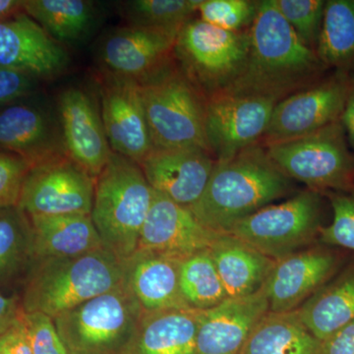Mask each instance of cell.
<instances>
[{
	"label": "cell",
	"mask_w": 354,
	"mask_h": 354,
	"mask_svg": "<svg viewBox=\"0 0 354 354\" xmlns=\"http://www.w3.org/2000/svg\"><path fill=\"white\" fill-rule=\"evenodd\" d=\"M34 259V232L29 216L17 205L0 209V286L27 272Z\"/></svg>",
	"instance_id": "obj_30"
},
{
	"label": "cell",
	"mask_w": 354,
	"mask_h": 354,
	"mask_svg": "<svg viewBox=\"0 0 354 354\" xmlns=\"http://www.w3.org/2000/svg\"><path fill=\"white\" fill-rule=\"evenodd\" d=\"M307 329L320 342L354 320V261L339 270L297 309Z\"/></svg>",
	"instance_id": "obj_26"
},
{
	"label": "cell",
	"mask_w": 354,
	"mask_h": 354,
	"mask_svg": "<svg viewBox=\"0 0 354 354\" xmlns=\"http://www.w3.org/2000/svg\"><path fill=\"white\" fill-rule=\"evenodd\" d=\"M24 0H0V22L23 12Z\"/></svg>",
	"instance_id": "obj_43"
},
{
	"label": "cell",
	"mask_w": 354,
	"mask_h": 354,
	"mask_svg": "<svg viewBox=\"0 0 354 354\" xmlns=\"http://www.w3.org/2000/svg\"><path fill=\"white\" fill-rule=\"evenodd\" d=\"M320 354H354V320L321 342Z\"/></svg>",
	"instance_id": "obj_40"
},
{
	"label": "cell",
	"mask_w": 354,
	"mask_h": 354,
	"mask_svg": "<svg viewBox=\"0 0 354 354\" xmlns=\"http://www.w3.org/2000/svg\"><path fill=\"white\" fill-rule=\"evenodd\" d=\"M333 209V221L321 228L318 241L322 245L337 247L354 252V190L328 192Z\"/></svg>",
	"instance_id": "obj_35"
},
{
	"label": "cell",
	"mask_w": 354,
	"mask_h": 354,
	"mask_svg": "<svg viewBox=\"0 0 354 354\" xmlns=\"http://www.w3.org/2000/svg\"><path fill=\"white\" fill-rule=\"evenodd\" d=\"M218 234L204 227L189 209L153 191L137 249L183 260L209 250Z\"/></svg>",
	"instance_id": "obj_17"
},
{
	"label": "cell",
	"mask_w": 354,
	"mask_h": 354,
	"mask_svg": "<svg viewBox=\"0 0 354 354\" xmlns=\"http://www.w3.org/2000/svg\"><path fill=\"white\" fill-rule=\"evenodd\" d=\"M0 354H32L23 315L10 329L0 335Z\"/></svg>",
	"instance_id": "obj_39"
},
{
	"label": "cell",
	"mask_w": 354,
	"mask_h": 354,
	"mask_svg": "<svg viewBox=\"0 0 354 354\" xmlns=\"http://www.w3.org/2000/svg\"><path fill=\"white\" fill-rule=\"evenodd\" d=\"M0 151L22 158L31 167L67 155L62 130L46 111L28 104L0 111Z\"/></svg>",
	"instance_id": "obj_21"
},
{
	"label": "cell",
	"mask_w": 354,
	"mask_h": 354,
	"mask_svg": "<svg viewBox=\"0 0 354 354\" xmlns=\"http://www.w3.org/2000/svg\"><path fill=\"white\" fill-rule=\"evenodd\" d=\"M250 35L245 68L223 93L262 95L279 102L318 82L329 70L316 51L298 38L274 0H260Z\"/></svg>",
	"instance_id": "obj_1"
},
{
	"label": "cell",
	"mask_w": 354,
	"mask_h": 354,
	"mask_svg": "<svg viewBox=\"0 0 354 354\" xmlns=\"http://www.w3.org/2000/svg\"><path fill=\"white\" fill-rule=\"evenodd\" d=\"M200 0H133L124 3L130 25L180 30L197 13Z\"/></svg>",
	"instance_id": "obj_32"
},
{
	"label": "cell",
	"mask_w": 354,
	"mask_h": 354,
	"mask_svg": "<svg viewBox=\"0 0 354 354\" xmlns=\"http://www.w3.org/2000/svg\"><path fill=\"white\" fill-rule=\"evenodd\" d=\"M209 251L228 298L257 292L276 263L246 242L225 232L218 234Z\"/></svg>",
	"instance_id": "obj_24"
},
{
	"label": "cell",
	"mask_w": 354,
	"mask_h": 354,
	"mask_svg": "<svg viewBox=\"0 0 354 354\" xmlns=\"http://www.w3.org/2000/svg\"><path fill=\"white\" fill-rule=\"evenodd\" d=\"M342 255L333 247L309 246L274 263L264 288L269 311H295L341 269Z\"/></svg>",
	"instance_id": "obj_14"
},
{
	"label": "cell",
	"mask_w": 354,
	"mask_h": 354,
	"mask_svg": "<svg viewBox=\"0 0 354 354\" xmlns=\"http://www.w3.org/2000/svg\"><path fill=\"white\" fill-rule=\"evenodd\" d=\"M101 115L113 153L141 164L153 150L140 84L106 74L101 86Z\"/></svg>",
	"instance_id": "obj_15"
},
{
	"label": "cell",
	"mask_w": 354,
	"mask_h": 354,
	"mask_svg": "<svg viewBox=\"0 0 354 354\" xmlns=\"http://www.w3.org/2000/svg\"><path fill=\"white\" fill-rule=\"evenodd\" d=\"M201 314L191 308L144 312L121 354H196Z\"/></svg>",
	"instance_id": "obj_23"
},
{
	"label": "cell",
	"mask_w": 354,
	"mask_h": 354,
	"mask_svg": "<svg viewBox=\"0 0 354 354\" xmlns=\"http://www.w3.org/2000/svg\"><path fill=\"white\" fill-rule=\"evenodd\" d=\"M124 283V263L106 248L74 257L36 259L26 274L24 312L55 319Z\"/></svg>",
	"instance_id": "obj_3"
},
{
	"label": "cell",
	"mask_w": 354,
	"mask_h": 354,
	"mask_svg": "<svg viewBox=\"0 0 354 354\" xmlns=\"http://www.w3.org/2000/svg\"><path fill=\"white\" fill-rule=\"evenodd\" d=\"M30 165L22 158L0 151V209L18 204Z\"/></svg>",
	"instance_id": "obj_37"
},
{
	"label": "cell",
	"mask_w": 354,
	"mask_h": 354,
	"mask_svg": "<svg viewBox=\"0 0 354 354\" xmlns=\"http://www.w3.org/2000/svg\"><path fill=\"white\" fill-rule=\"evenodd\" d=\"M58 113L67 155L97 178L113 151L94 101L81 88H66L58 97Z\"/></svg>",
	"instance_id": "obj_16"
},
{
	"label": "cell",
	"mask_w": 354,
	"mask_h": 354,
	"mask_svg": "<svg viewBox=\"0 0 354 354\" xmlns=\"http://www.w3.org/2000/svg\"><path fill=\"white\" fill-rule=\"evenodd\" d=\"M323 194L300 191L281 204H271L236 223L230 234L277 261L312 246L322 225Z\"/></svg>",
	"instance_id": "obj_9"
},
{
	"label": "cell",
	"mask_w": 354,
	"mask_h": 354,
	"mask_svg": "<svg viewBox=\"0 0 354 354\" xmlns=\"http://www.w3.org/2000/svg\"><path fill=\"white\" fill-rule=\"evenodd\" d=\"M23 312L20 297L0 293V335L10 329L19 320Z\"/></svg>",
	"instance_id": "obj_41"
},
{
	"label": "cell",
	"mask_w": 354,
	"mask_h": 354,
	"mask_svg": "<svg viewBox=\"0 0 354 354\" xmlns=\"http://www.w3.org/2000/svg\"><path fill=\"white\" fill-rule=\"evenodd\" d=\"M274 2L302 43L316 51L322 30L325 0H274Z\"/></svg>",
	"instance_id": "obj_34"
},
{
	"label": "cell",
	"mask_w": 354,
	"mask_h": 354,
	"mask_svg": "<svg viewBox=\"0 0 354 354\" xmlns=\"http://www.w3.org/2000/svg\"><path fill=\"white\" fill-rule=\"evenodd\" d=\"M180 290L186 305L198 311L214 308L227 299L209 250L181 261Z\"/></svg>",
	"instance_id": "obj_31"
},
{
	"label": "cell",
	"mask_w": 354,
	"mask_h": 354,
	"mask_svg": "<svg viewBox=\"0 0 354 354\" xmlns=\"http://www.w3.org/2000/svg\"><path fill=\"white\" fill-rule=\"evenodd\" d=\"M341 121L346 131L349 147L354 152V74L351 75V88L342 111Z\"/></svg>",
	"instance_id": "obj_42"
},
{
	"label": "cell",
	"mask_w": 354,
	"mask_h": 354,
	"mask_svg": "<svg viewBox=\"0 0 354 354\" xmlns=\"http://www.w3.org/2000/svg\"><path fill=\"white\" fill-rule=\"evenodd\" d=\"M321 342L297 310L266 313L249 335L241 354H320Z\"/></svg>",
	"instance_id": "obj_27"
},
{
	"label": "cell",
	"mask_w": 354,
	"mask_h": 354,
	"mask_svg": "<svg viewBox=\"0 0 354 354\" xmlns=\"http://www.w3.org/2000/svg\"><path fill=\"white\" fill-rule=\"evenodd\" d=\"M264 286L247 297L227 298L202 311L196 334V354H241L249 335L269 312Z\"/></svg>",
	"instance_id": "obj_20"
},
{
	"label": "cell",
	"mask_w": 354,
	"mask_h": 354,
	"mask_svg": "<svg viewBox=\"0 0 354 354\" xmlns=\"http://www.w3.org/2000/svg\"><path fill=\"white\" fill-rule=\"evenodd\" d=\"M279 101L262 95L218 93L206 100L205 135L216 162L262 141Z\"/></svg>",
	"instance_id": "obj_11"
},
{
	"label": "cell",
	"mask_w": 354,
	"mask_h": 354,
	"mask_svg": "<svg viewBox=\"0 0 354 354\" xmlns=\"http://www.w3.org/2000/svg\"><path fill=\"white\" fill-rule=\"evenodd\" d=\"M180 30L136 25L114 30L100 51L106 73L138 83L160 73L176 62L174 48Z\"/></svg>",
	"instance_id": "obj_13"
},
{
	"label": "cell",
	"mask_w": 354,
	"mask_h": 354,
	"mask_svg": "<svg viewBox=\"0 0 354 354\" xmlns=\"http://www.w3.org/2000/svg\"><path fill=\"white\" fill-rule=\"evenodd\" d=\"M143 314L124 281L53 320L68 354H121Z\"/></svg>",
	"instance_id": "obj_7"
},
{
	"label": "cell",
	"mask_w": 354,
	"mask_h": 354,
	"mask_svg": "<svg viewBox=\"0 0 354 354\" xmlns=\"http://www.w3.org/2000/svg\"><path fill=\"white\" fill-rule=\"evenodd\" d=\"M351 83V75L334 71L278 102L261 142L270 145L298 138L341 120Z\"/></svg>",
	"instance_id": "obj_12"
},
{
	"label": "cell",
	"mask_w": 354,
	"mask_h": 354,
	"mask_svg": "<svg viewBox=\"0 0 354 354\" xmlns=\"http://www.w3.org/2000/svg\"><path fill=\"white\" fill-rule=\"evenodd\" d=\"M23 322L32 354H68L50 316L41 312H24Z\"/></svg>",
	"instance_id": "obj_36"
},
{
	"label": "cell",
	"mask_w": 354,
	"mask_h": 354,
	"mask_svg": "<svg viewBox=\"0 0 354 354\" xmlns=\"http://www.w3.org/2000/svg\"><path fill=\"white\" fill-rule=\"evenodd\" d=\"M95 178L68 155L30 167L17 206L29 216L91 215Z\"/></svg>",
	"instance_id": "obj_10"
},
{
	"label": "cell",
	"mask_w": 354,
	"mask_h": 354,
	"mask_svg": "<svg viewBox=\"0 0 354 354\" xmlns=\"http://www.w3.org/2000/svg\"><path fill=\"white\" fill-rule=\"evenodd\" d=\"M181 259L137 249L124 261V281L144 312L189 308L180 290Z\"/></svg>",
	"instance_id": "obj_22"
},
{
	"label": "cell",
	"mask_w": 354,
	"mask_h": 354,
	"mask_svg": "<svg viewBox=\"0 0 354 354\" xmlns=\"http://www.w3.org/2000/svg\"><path fill=\"white\" fill-rule=\"evenodd\" d=\"M215 164L201 149H153L139 165L153 191L189 208L201 197Z\"/></svg>",
	"instance_id": "obj_19"
},
{
	"label": "cell",
	"mask_w": 354,
	"mask_h": 354,
	"mask_svg": "<svg viewBox=\"0 0 354 354\" xmlns=\"http://www.w3.org/2000/svg\"><path fill=\"white\" fill-rule=\"evenodd\" d=\"M139 84L153 149H201L209 153L205 135L206 97L176 62Z\"/></svg>",
	"instance_id": "obj_5"
},
{
	"label": "cell",
	"mask_w": 354,
	"mask_h": 354,
	"mask_svg": "<svg viewBox=\"0 0 354 354\" xmlns=\"http://www.w3.org/2000/svg\"><path fill=\"white\" fill-rule=\"evenodd\" d=\"M64 46L24 12L0 22V67L53 78L68 65Z\"/></svg>",
	"instance_id": "obj_18"
},
{
	"label": "cell",
	"mask_w": 354,
	"mask_h": 354,
	"mask_svg": "<svg viewBox=\"0 0 354 354\" xmlns=\"http://www.w3.org/2000/svg\"><path fill=\"white\" fill-rule=\"evenodd\" d=\"M292 190V180L259 142L230 160L216 162L201 197L188 209L204 227L227 234L239 221Z\"/></svg>",
	"instance_id": "obj_2"
},
{
	"label": "cell",
	"mask_w": 354,
	"mask_h": 354,
	"mask_svg": "<svg viewBox=\"0 0 354 354\" xmlns=\"http://www.w3.org/2000/svg\"><path fill=\"white\" fill-rule=\"evenodd\" d=\"M259 6L257 0H200L197 13L209 25L239 32L250 29Z\"/></svg>",
	"instance_id": "obj_33"
},
{
	"label": "cell",
	"mask_w": 354,
	"mask_h": 354,
	"mask_svg": "<svg viewBox=\"0 0 354 354\" xmlns=\"http://www.w3.org/2000/svg\"><path fill=\"white\" fill-rule=\"evenodd\" d=\"M23 12L59 44L81 41L95 20L93 2L86 0H24Z\"/></svg>",
	"instance_id": "obj_28"
},
{
	"label": "cell",
	"mask_w": 354,
	"mask_h": 354,
	"mask_svg": "<svg viewBox=\"0 0 354 354\" xmlns=\"http://www.w3.org/2000/svg\"><path fill=\"white\" fill-rule=\"evenodd\" d=\"M36 79L18 70L0 67V106H9L31 95Z\"/></svg>",
	"instance_id": "obj_38"
},
{
	"label": "cell",
	"mask_w": 354,
	"mask_h": 354,
	"mask_svg": "<svg viewBox=\"0 0 354 354\" xmlns=\"http://www.w3.org/2000/svg\"><path fill=\"white\" fill-rule=\"evenodd\" d=\"M291 180L321 194L354 190V152L341 120L298 138L264 145Z\"/></svg>",
	"instance_id": "obj_8"
},
{
	"label": "cell",
	"mask_w": 354,
	"mask_h": 354,
	"mask_svg": "<svg viewBox=\"0 0 354 354\" xmlns=\"http://www.w3.org/2000/svg\"><path fill=\"white\" fill-rule=\"evenodd\" d=\"M316 53L328 69L354 74V0H327Z\"/></svg>",
	"instance_id": "obj_29"
},
{
	"label": "cell",
	"mask_w": 354,
	"mask_h": 354,
	"mask_svg": "<svg viewBox=\"0 0 354 354\" xmlns=\"http://www.w3.org/2000/svg\"><path fill=\"white\" fill-rule=\"evenodd\" d=\"M250 46V29L227 31L198 18L179 31L174 59L207 100L234 85L245 68Z\"/></svg>",
	"instance_id": "obj_6"
},
{
	"label": "cell",
	"mask_w": 354,
	"mask_h": 354,
	"mask_svg": "<svg viewBox=\"0 0 354 354\" xmlns=\"http://www.w3.org/2000/svg\"><path fill=\"white\" fill-rule=\"evenodd\" d=\"M35 259L74 257L104 248L92 216L86 214L29 216Z\"/></svg>",
	"instance_id": "obj_25"
},
{
	"label": "cell",
	"mask_w": 354,
	"mask_h": 354,
	"mask_svg": "<svg viewBox=\"0 0 354 354\" xmlns=\"http://www.w3.org/2000/svg\"><path fill=\"white\" fill-rule=\"evenodd\" d=\"M153 193L140 165L113 152L95 178L91 216L104 248L122 262L138 248Z\"/></svg>",
	"instance_id": "obj_4"
}]
</instances>
